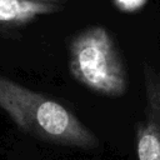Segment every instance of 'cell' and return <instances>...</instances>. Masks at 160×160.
I'll return each instance as SVG.
<instances>
[{"label":"cell","mask_w":160,"mask_h":160,"mask_svg":"<svg viewBox=\"0 0 160 160\" xmlns=\"http://www.w3.org/2000/svg\"><path fill=\"white\" fill-rule=\"evenodd\" d=\"M0 109L24 132L44 141L94 149L95 134L58 100L0 74Z\"/></svg>","instance_id":"cell-1"},{"label":"cell","mask_w":160,"mask_h":160,"mask_svg":"<svg viewBox=\"0 0 160 160\" xmlns=\"http://www.w3.org/2000/svg\"><path fill=\"white\" fill-rule=\"evenodd\" d=\"M68 68L76 82L95 94L119 98L128 91L124 59L112 35L101 25L88 26L71 36Z\"/></svg>","instance_id":"cell-2"},{"label":"cell","mask_w":160,"mask_h":160,"mask_svg":"<svg viewBox=\"0 0 160 160\" xmlns=\"http://www.w3.org/2000/svg\"><path fill=\"white\" fill-rule=\"evenodd\" d=\"M145 86L144 119L136 125L138 160H160V72L142 64Z\"/></svg>","instance_id":"cell-3"},{"label":"cell","mask_w":160,"mask_h":160,"mask_svg":"<svg viewBox=\"0 0 160 160\" xmlns=\"http://www.w3.org/2000/svg\"><path fill=\"white\" fill-rule=\"evenodd\" d=\"M64 8L26 0H0V38L20 39V32L36 19L60 12Z\"/></svg>","instance_id":"cell-4"},{"label":"cell","mask_w":160,"mask_h":160,"mask_svg":"<svg viewBox=\"0 0 160 160\" xmlns=\"http://www.w3.org/2000/svg\"><path fill=\"white\" fill-rule=\"evenodd\" d=\"M119 1H120L125 8H128V9H134V8H138V6L142 5L145 0H119Z\"/></svg>","instance_id":"cell-5"},{"label":"cell","mask_w":160,"mask_h":160,"mask_svg":"<svg viewBox=\"0 0 160 160\" xmlns=\"http://www.w3.org/2000/svg\"><path fill=\"white\" fill-rule=\"evenodd\" d=\"M26 1H34V2H45V4H56V5H62L65 6L66 2L70 0H26Z\"/></svg>","instance_id":"cell-6"}]
</instances>
